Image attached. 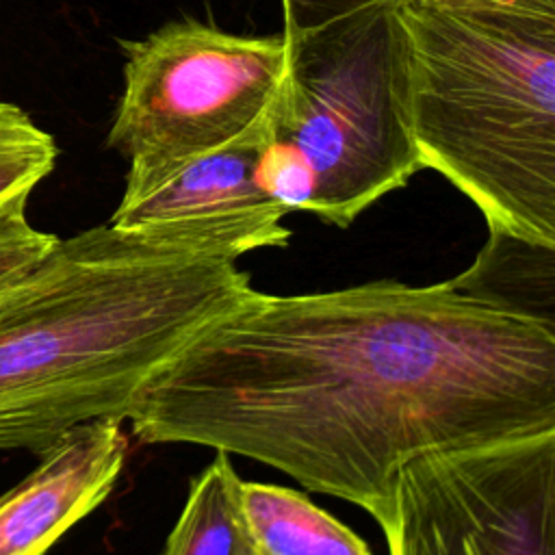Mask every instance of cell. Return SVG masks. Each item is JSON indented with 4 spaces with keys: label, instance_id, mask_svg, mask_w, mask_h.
<instances>
[{
    "label": "cell",
    "instance_id": "cell-1",
    "mask_svg": "<svg viewBox=\"0 0 555 555\" xmlns=\"http://www.w3.org/2000/svg\"><path fill=\"white\" fill-rule=\"evenodd\" d=\"M124 421L141 442L273 466L384 531L414 457L555 429V323L453 278L249 288L139 386Z\"/></svg>",
    "mask_w": 555,
    "mask_h": 555
},
{
    "label": "cell",
    "instance_id": "cell-2",
    "mask_svg": "<svg viewBox=\"0 0 555 555\" xmlns=\"http://www.w3.org/2000/svg\"><path fill=\"white\" fill-rule=\"evenodd\" d=\"M249 288L208 243L111 223L56 238L0 291V449L39 455L76 425L124 421L139 386Z\"/></svg>",
    "mask_w": 555,
    "mask_h": 555
},
{
    "label": "cell",
    "instance_id": "cell-3",
    "mask_svg": "<svg viewBox=\"0 0 555 555\" xmlns=\"http://www.w3.org/2000/svg\"><path fill=\"white\" fill-rule=\"evenodd\" d=\"M408 121L488 230L555 247V13L492 0H401Z\"/></svg>",
    "mask_w": 555,
    "mask_h": 555
},
{
    "label": "cell",
    "instance_id": "cell-4",
    "mask_svg": "<svg viewBox=\"0 0 555 555\" xmlns=\"http://www.w3.org/2000/svg\"><path fill=\"white\" fill-rule=\"evenodd\" d=\"M397 4L282 30L288 72L258 173L288 212L308 210L347 228L423 169L408 121Z\"/></svg>",
    "mask_w": 555,
    "mask_h": 555
},
{
    "label": "cell",
    "instance_id": "cell-5",
    "mask_svg": "<svg viewBox=\"0 0 555 555\" xmlns=\"http://www.w3.org/2000/svg\"><path fill=\"white\" fill-rule=\"evenodd\" d=\"M124 93L106 145L145 165L223 147L267 126L288 72L286 35H234L197 20L119 41Z\"/></svg>",
    "mask_w": 555,
    "mask_h": 555
},
{
    "label": "cell",
    "instance_id": "cell-6",
    "mask_svg": "<svg viewBox=\"0 0 555 555\" xmlns=\"http://www.w3.org/2000/svg\"><path fill=\"white\" fill-rule=\"evenodd\" d=\"M384 535L390 555H555V429L414 457Z\"/></svg>",
    "mask_w": 555,
    "mask_h": 555
},
{
    "label": "cell",
    "instance_id": "cell-7",
    "mask_svg": "<svg viewBox=\"0 0 555 555\" xmlns=\"http://www.w3.org/2000/svg\"><path fill=\"white\" fill-rule=\"evenodd\" d=\"M271 121L223 147L130 165L111 225L221 247L236 258L260 247H284L286 208L260 184V160Z\"/></svg>",
    "mask_w": 555,
    "mask_h": 555
},
{
    "label": "cell",
    "instance_id": "cell-8",
    "mask_svg": "<svg viewBox=\"0 0 555 555\" xmlns=\"http://www.w3.org/2000/svg\"><path fill=\"white\" fill-rule=\"evenodd\" d=\"M128 438L117 418L82 423L39 453V464L0 494V555H46L117 483Z\"/></svg>",
    "mask_w": 555,
    "mask_h": 555
},
{
    "label": "cell",
    "instance_id": "cell-9",
    "mask_svg": "<svg viewBox=\"0 0 555 555\" xmlns=\"http://www.w3.org/2000/svg\"><path fill=\"white\" fill-rule=\"evenodd\" d=\"M241 503L260 555H373L347 525L291 488L243 481Z\"/></svg>",
    "mask_w": 555,
    "mask_h": 555
},
{
    "label": "cell",
    "instance_id": "cell-10",
    "mask_svg": "<svg viewBox=\"0 0 555 555\" xmlns=\"http://www.w3.org/2000/svg\"><path fill=\"white\" fill-rule=\"evenodd\" d=\"M243 479L228 453L193 477L160 555H260L241 503Z\"/></svg>",
    "mask_w": 555,
    "mask_h": 555
},
{
    "label": "cell",
    "instance_id": "cell-11",
    "mask_svg": "<svg viewBox=\"0 0 555 555\" xmlns=\"http://www.w3.org/2000/svg\"><path fill=\"white\" fill-rule=\"evenodd\" d=\"M453 280L503 308L555 323V247L490 230L473 267Z\"/></svg>",
    "mask_w": 555,
    "mask_h": 555
},
{
    "label": "cell",
    "instance_id": "cell-12",
    "mask_svg": "<svg viewBox=\"0 0 555 555\" xmlns=\"http://www.w3.org/2000/svg\"><path fill=\"white\" fill-rule=\"evenodd\" d=\"M59 147L17 104L0 100V199L33 191L56 165Z\"/></svg>",
    "mask_w": 555,
    "mask_h": 555
},
{
    "label": "cell",
    "instance_id": "cell-13",
    "mask_svg": "<svg viewBox=\"0 0 555 555\" xmlns=\"http://www.w3.org/2000/svg\"><path fill=\"white\" fill-rule=\"evenodd\" d=\"M28 191L0 199V291L26 275L59 236L30 225L26 217Z\"/></svg>",
    "mask_w": 555,
    "mask_h": 555
},
{
    "label": "cell",
    "instance_id": "cell-14",
    "mask_svg": "<svg viewBox=\"0 0 555 555\" xmlns=\"http://www.w3.org/2000/svg\"><path fill=\"white\" fill-rule=\"evenodd\" d=\"M390 2L401 0H280L284 13V30L319 28L362 9Z\"/></svg>",
    "mask_w": 555,
    "mask_h": 555
},
{
    "label": "cell",
    "instance_id": "cell-15",
    "mask_svg": "<svg viewBox=\"0 0 555 555\" xmlns=\"http://www.w3.org/2000/svg\"><path fill=\"white\" fill-rule=\"evenodd\" d=\"M492 2H505V4L529 7V9H540V11H553L555 13V0H492Z\"/></svg>",
    "mask_w": 555,
    "mask_h": 555
}]
</instances>
